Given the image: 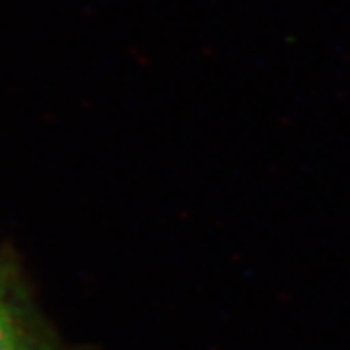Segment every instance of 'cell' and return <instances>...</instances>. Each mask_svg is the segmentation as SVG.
Segmentation results:
<instances>
[{
  "instance_id": "1",
  "label": "cell",
  "mask_w": 350,
  "mask_h": 350,
  "mask_svg": "<svg viewBox=\"0 0 350 350\" xmlns=\"http://www.w3.org/2000/svg\"><path fill=\"white\" fill-rule=\"evenodd\" d=\"M0 350H64L6 267H0Z\"/></svg>"
}]
</instances>
